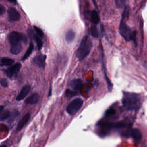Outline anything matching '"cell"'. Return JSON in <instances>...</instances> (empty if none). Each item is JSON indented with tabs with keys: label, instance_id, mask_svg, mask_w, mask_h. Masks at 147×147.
I'll return each mask as SVG.
<instances>
[{
	"label": "cell",
	"instance_id": "cell-8",
	"mask_svg": "<svg viewBox=\"0 0 147 147\" xmlns=\"http://www.w3.org/2000/svg\"><path fill=\"white\" fill-rule=\"evenodd\" d=\"M21 68V64L19 63H17L14 64L13 65L10 67L8 69H7L5 71L6 74L10 78L14 77L17 75Z\"/></svg>",
	"mask_w": 147,
	"mask_h": 147
},
{
	"label": "cell",
	"instance_id": "cell-15",
	"mask_svg": "<svg viewBox=\"0 0 147 147\" xmlns=\"http://www.w3.org/2000/svg\"><path fill=\"white\" fill-rule=\"evenodd\" d=\"M39 99V95L37 93H34L32 95H30L29 97H28L25 100V103L26 104H30V105H34L36 103Z\"/></svg>",
	"mask_w": 147,
	"mask_h": 147
},
{
	"label": "cell",
	"instance_id": "cell-13",
	"mask_svg": "<svg viewBox=\"0 0 147 147\" xmlns=\"http://www.w3.org/2000/svg\"><path fill=\"white\" fill-rule=\"evenodd\" d=\"M30 117V115L29 113H26L23 117L19 121L17 126V130L19 131L21 130L22 127L26 124V123L29 121V119Z\"/></svg>",
	"mask_w": 147,
	"mask_h": 147
},
{
	"label": "cell",
	"instance_id": "cell-23",
	"mask_svg": "<svg viewBox=\"0 0 147 147\" xmlns=\"http://www.w3.org/2000/svg\"><path fill=\"white\" fill-rule=\"evenodd\" d=\"M20 115V113L17 111V110H14L12 113L11 115H10V122H14L19 116Z\"/></svg>",
	"mask_w": 147,
	"mask_h": 147
},
{
	"label": "cell",
	"instance_id": "cell-25",
	"mask_svg": "<svg viewBox=\"0 0 147 147\" xmlns=\"http://www.w3.org/2000/svg\"><path fill=\"white\" fill-rule=\"evenodd\" d=\"M91 34L94 38H97L99 36L98 31L95 26H93L91 28Z\"/></svg>",
	"mask_w": 147,
	"mask_h": 147
},
{
	"label": "cell",
	"instance_id": "cell-14",
	"mask_svg": "<svg viewBox=\"0 0 147 147\" xmlns=\"http://www.w3.org/2000/svg\"><path fill=\"white\" fill-rule=\"evenodd\" d=\"M21 49L22 46L20 42L13 43L11 44L10 52L13 55H17L21 52Z\"/></svg>",
	"mask_w": 147,
	"mask_h": 147
},
{
	"label": "cell",
	"instance_id": "cell-18",
	"mask_svg": "<svg viewBox=\"0 0 147 147\" xmlns=\"http://www.w3.org/2000/svg\"><path fill=\"white\" fill-rule=\"evenodd\" d=\"M14 60L12 59L7 57H3L0 60V65L1 66H9L13 64Z\"/></svg>",
	"mask_w": 147,
	"mask_h": 147
},
{
	"label": "cell",
	"instance_id": "cell-11",
	"mask_svg": "<svg viewBox=\"0 0 147 147\" xmlns=\"http://www.w3.org/2000/svg\"><path fill=\"white\" fill-rule=\"evenodd\" d=\"M30 87L29 85L27 84L24 86L21 89L19 94L17 95L16 98V100L17 101H20L23 99H24L26 96V95L28 94L29 92L30 91Z\"/></svg>",
	"mask_w": 147,
	"mask_h": 147
},
{
	"label": "cell",
	"instance_id": "cell-26",
	"mask_svg": "<svg viewBox=\"0 0 147 147\" xmlns=\"http://www.w3.org/2000/svg\"><path fill=\"white\" fill-rule=\"evenodd\" d=\"M137 31H133L132 32L131 37V41H133V44L135 45V46H137Z\"/></svg>",
	"mask_w": 147,
	"mask_h": 147
},
{
	"label": "cell",
	"instance_id": "cell-5",
	"mask_svg": "<svg viewBox=\"0 0 147 147\" xmlns=\"http://www.w3.org/2000/svg\"><path fill=\"white\" fill-rule=\"evenodd\" d=\"M119 32L120 34L123 37V38L126 41H131V37L132 32L130 28L125 22V20L121 19L120 22V25L119 27Z\"/></svg>",
	"mask_w": 147,
	"mask_h": 147
},
{
	"label": "cell",
	"instance_id": "cell-16",
	"mask_svg": "<svg viewBox=\"0 0 147 147\" xmlns=\"http://www.w3.org/2000/svg\"><path fill=\"white\" fill-rule=\"evenodd\" d=\"M75 37V33L72 30H68L65 34V40L68 43L72 42Z\"/></svg>",
	"mask_w": 147,
	"mask_h": 147
},
{
	"label": "cell",
	"instance_id": "cell-33",
	"mask_svg": "<svg viewBox=\"0 0 147 147\" xmlns=\"http://www.w3.org/2000/svg\"><path fill=\"white\" fill-rule=\"evenodd\" d=\"M3 108H4V107H3V106H0V112H1V111L3 110Z\"/></svg>",
	"mask_w": 147,
	"mask_h": 147
},
{
	"label": "cell",
	"instance_id": "cell-20",
	"mask_svg": "<svg viewBox=\"0 0 147 147\" xmlns=\"http://www.w3.org/2000/svg\"><path fill=\"white\" fill-rule=\"evenodd\" d=\"M33 38L37 45L38 49H40L42 47V41L41 37L40 36H38V35H36L34 34H33Z\"/></svg>",
	"mask_w": 147,
	"mask_h": 147
},
{
	"label": "cell",
	"instance_id": "cell-28",
	"mask_svg": "<svg viewBox=\"0 0 147 147\" xmlns=\"http://www.w3.org/2000/svg\"><path fill=\"white\" fill-rule=\"evenodd\" d=\"M33 28H34L36 32L37 33V35L38 36H40V37H44V33H43L42 30L40 28H39L38 27L36 26H33Z\"/></svg>",
	"mask_w": 147,
	"mask_h": 147
},
{
	"label": "cell",
	"instance_id": "cell-19",
	"mask_svg": "<svg viewBox=\"0 0 147 147\" xmlns=\"http://www.w3.org/2000/svg\"><path fill=\"white\" fill-rule=\"evenodd\" d=\"M34 49V45H33V44L32 42H30L29 45V47L27 49L25 53L24 54V55L23 56L22 58V60L24 61L25 60H26L30 55V54L32 53L33 50Z\"/></svg>",
	"mask_w": 147,
	"mask_h": 147
},
{
	"label": "cell",
	"instance_id": "cell-31",
	"mask_svg": "<svg viewBox=\"0 0 147 147\" xmlns=\"http://www.w3.org/2000/svg\"><path fill=\"white\" fill-rule=\"evenodd\" d=\"M5 7L2 5H1L0 4V15L3 14L5 13Z\"/></svg>",
	"mask_w": 147,
	"mask_h": 147
},
{
	"label": "cell",
	"instance_id": "cell-32",
	"mask_svg": "<svg viewBox=\"0 0 147 147\" xmlns=\"http://www.w3.org/2000/svg\"><path fill=\"white\" fill-rule=\"evenodd\" d=\"M52 88H50V90H49V95H48V96H50L51 95V94H52Z\"/></svg>",
	"mask_w": 147,
	"mask_h": 147
},
{
	"label": "cell",
	"instance_id": "cell-22",
	"mask_svg": "<svg viewBox=\"0 0 147 147\" xmlns=\"http://www.w3.org/2000/svg\"><path fill=\"white\" fill-rule=\"evenodd\" d=\"M115 114V110L113 107H110L105 113V117H111Z\"/></svg>",
	"mask_w": 147,
	"mask_h": 147
},
{
	"label": "cell",
	"instance_id": "cell-34",
	"mask_svg": "<svg viewBox=\"0 0 147 147\" xmlns=\"http://www.w3.org/2000/svg\"><path fill=\"white\" fill-rule=\"evenodd\" d=\"M8 1L10 2H13V3H15L16 2V0H7Z\"/></svg>",
	"mask_w": 147,
	"mask_h": 147
},
{
	"label": "cell",
	"instance_id": "cell-2",
	"mask_svg": "<svg viewBox=\"0 0 147 147\" xmlns=\"http://www.w3.org/2000/svg\"><path fill=\"white\" fill-rule=\"evenodd\" d=\"M92 47L91 40L87 36H84L76 52V56L79 61L84 60L90 53Z\"/></svg>",
	"mask_w": 147,
	"mask_h": 147
},
{
	"label": "cell",
	"instance_id": "cell-12",
	"mask_svg": "<svg viewBox=\"0 0 147 147\" xmlns=\"http://www.w3.org/2000/svg\"><path fill=\"white\" fill-rule=\"evenodd\" d=\"M70 87L75 91H79L82 86V81L80 79H74L69 83Z\"/></svg>",
	"mask_w": 147,
	"mask_h": 147
},
{
	"label": "cell",
	"instance_id": "cell-1",
	"mask_svg": "<svg viewBox=\"0 0 147 147\" xmlns=\"http://www.w3.org/2000/svg\"><path fill=\"white\" fill-rule=\"evenodd\" d=\"M122 103L126 110H137L141 105L140 95L134 92L123 91Z\"/></svg>",
	"mask_w": 147,
	"mask_h": 147
},
{
	"label": "cell",
	"instance_id": "cell-7",
	"mask_svg": "<svg viewBox=\"0 0 147 147\" xmlns=\"http://www.w3.org/2000/svg\"><path fill=\"white\" fill-rule=\"evenodd\" d=\"M9 41L10 44L20 42V41H24L26 42V37L22 33H18L17 32H12L9 35Z\"/></svg>",
	"mask_w": 147,
	"mask_h": 147
},
{
	"label": "cell",
	"instance_id": "cell-29",
	"mask_svg": "<svg viewBox=\"0 0 147 147\" xmlns=\"http://www.w3.org/2000/svg\"><path fill=\"white\" fill-rule=\"evenodd\" d=\"M128 0H115V3L118 7H122Z\"/></svg>",
	"mask_w": 147,
	"mask_h": 147
},
{
	"label": "cell",
	"instance_id": "cell-3",
	"mask_svg": "<svg viewBox=\"0 0 147 147\" xmlns=\"http://www.w3.org/2000/svg\"><path fill=\"white\" fill-rule=\"evenodd\" d=\"M98 126L100 128V133L101 135L106 136L107 133L113 129H119L126 127L127 124L124 122H118L114 123L107 122H99L98 123Z\"/></svg>",
	"mask_w": 147,
	"mask_h": 147
},
{
	"label": "cell",
	"instance_id": "cell-17",
	"mask_svg": "<svg viewBox=\"0 0 147 147\" xmlns=\"http://www.w3.org/2000/svg\"><path fill=\"white\" fill-rule=\"evenodd\" d=\"M90 21L94 24H97L100 21V18L99 17V15L97 11H96L95 10L91 11L90 14Z\"/></svg>",
	"mask_w": 147,
	"mask_h": 147
},
{
	"label": "cell",
	"instance_id": "cell-9",
	"mask_svg": "<svg viewBox=\"0 0 147 147\" xmlns=\"http://www.w3.org/2000/svg\"><path fill=\"white\" fill-rule=\"evenodd\" d=\"M45 59H46L45 55H39L36 56L33 58V62L34 64H35L39 67L44 69L45 66Z\"/></svg>",
	"mask_w": 147,
	"mask_h": 147
},
{
	"label": "cell",
	"instance_id": "cell-30",
	"mask_svg": "<svg viewBox=\"0 0 147 147\" xmlns=\"http://www.w3.org/2000/svg\"><path fill=\"white\" fill-rule=\"evenodd\" d=\"M0 84L2 86H3L4 87H6L8 86L7 80L5 78H2L0 80Z\"/></svg>",
	"mask_w": 147,
	"mask_h": 147
},
{
	"label": "cell",
	"instance_id": "cell-6",
	"mask_svg": "<svg viewBox=\"0 0 147 147\" xmlns=\"http://www.w3.org/2000/svg\"><path fill=\"white\" fill-rule=\"evenodd\" d=\"M122 136L126 137H131L134 139V140L137 142H140L142 137L141 132L137 128L127 129L126 130L122 132Z\"/></svg>",
	"mask_w": 147,
	"mask_h": 147
},
{
	"label": "cell",
	"instance_id": "cell-10",
	"mask_svg": "<svg viewBox=\"0 0 147 147\" xmlns=\"http://www.w3.org/2000/svg\"><path fill=\"white\" fill-rule=\"evenodd\" d=\"M9 18L11 21H17L20 19V14L19 12L13 7H9L7 10Z\"/></svg>",
	"mask_w": 147,
	"mask_h": 147
},
{
	"label": "cell",
	"instance_id": "cell-27",
	"mask_svg": "<svg viewBox=\"0 0 147 147\" xmlns=\"http://www.w3.org/2000/svg\"><path fill=\"white\" fill-rule=\"evenodd\" d=\"M129 14V8L128 6H126V7H125V8L124 9V11L123 12L122 18L124 19V20H126V18H128Z\"/></svg>",
	"mask_w": 147,
	"mask_h": 147
},
{
	"label": "cell",
	"instance_id": "cell-21",
	"mask_svg": "<svg viewBox=\"0 0 147 147\" xmlns=\"http://www.w3.org/2000/svg\"><path fill=\"white\" fill-rule=\"evenodd\" d=\"M10 113L9 110H5L0 114V120L3 121L10 117Z\"/></svg>",
	"mask_w": 147,
	"mask_h": 147
},
{
	"label": "cell",
	"instance_id": "cell-24",
	"mask_svg": "<svg viewBox=\"0 0 147 147\" xmlns=\"http://www.w3.org/2000/svg\"><path fill=\"white\" fill-rule=\"evenodd\" d=\"M78 94V91H72L70 89H67L65 91V95L68 98H72L75 95H77Z\"/></svg>",
	"mask_w": 147,
	"mask_h": 147
},
{
	"label": "cell",
	"instance_id": "cell-4",
	"mask_svg": "<svg viewBox=\"0 0 147 147\" xmlns=\"http://www.w3.org/2000/svg\"><path fill=\"white\" fill-rule=\"evenodd\" d=\"M83 104V100L80 98H76L72 100L67 106V112L71 115H75L82 107Z\"/></svg>",
	"mask_w": 147,
	"mask_h": 147
}]
</instances>
